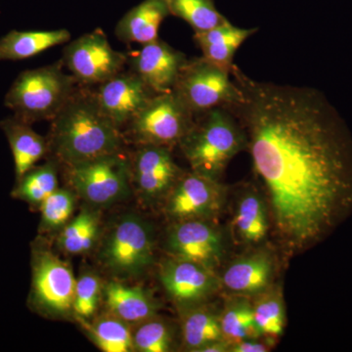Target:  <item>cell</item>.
Here are the masks:
<instances>
[{
    "instance_id": "obj_1",
    "label": "cell",
    "mask_w": 352,
    "mask_h": 352,
    "mask_svg": "<svg viewBox=\"0 0 352 352\" xmlns=\"http://www.w3.org/2000/svg\"><path fill=\"white\" fill-rule=\"evenodd\" d=\"M244 127L271 224L287 254L307 251L352 214V138L318 90L252 80L234 65Z\"/></svg>"
},
{
    "instance_id": "obj_2",
    "label": "cell",
    "mask_w": 352,
    "mask_h": 352,
    "mask_svg": "<svg viewBox=\"0 0 352 352\" xmlns=\"http://www.w3.org/2000/svg\"><path fill=\"white\" fill-rule=\"evenodd\" d=\"M50 154L65 166L122 151L124 135L101 110L95 91L80 87L51 120Z\"/></svg>"
},
{
    "instance_id": "obj_3",
    "label": "cell",
    "mask_w": 352,
    "mask_h": 352,
    "mask_svg": "<svg viewBox=\"0 0 352 352\" xmlns=\"http://www.w3.org/2000/svg\"><path fill=\"white\" fill-rule=\"evenodd\" d=\"M190 168L220 180L234 157L247 150L244 127L228 108H215L195 116L193 126L180 141Z\"/></svg>"
},
{
    "instance_id": "obj_4",
    "label": "cell",
    "mask_w": 352,
    "mask_h": 352,
    "mask_svg": "<svg viewBox=\"0 0 352 352\" xmlns=\"http://www.w3.org/2000/svg\"><path fill=\"white\" fill-rule=\"evenodd\" d=\"M64 68L63 62L59 60L22 72L7 91L4 105L28 124L51 122L80 87Z\"/></svg>"
},
{
    "instance_id": "obj_5",
    "label": "cell",
    "mask_w": 352,
    "mask_h": 352,
    "mask_svg": "<svg viewBox=\"0 0 352 352\" xmlns=\"http://www.w3.org/2000/svg\"><path fill=\"white\" fill-rule=\"evenodd\" d=\"M32 286L28 305L50 318L74 314L76 278L68 263L36 241L32 248Z\"/></svg>"
},
{
    "instance_id": "obj_6",
    "label": "cell",
    "mask_w": 352,
    "mask_h": 352,
    "mask_svg": "<svg viewBox=\"0 0 352 352\" xmlns=\"http://www.w3.org/2000/svg\"><path fill=\"white\" fill-rule=\"evenodd\" d=\"M173 90L195 116L212 109L232 108L243 99L231 73L204 56L187 60Z\"/></svg>"
},
{
    "instance_id": "obj_7",
    "label": "cell",
    "mask_w": 352,
    "mask_h": 352,
    "mask_svg": "<svg viewBox=\"0 0 352 352\" xmlns=\"http://www.w3.org/2000/svg\"><path fill=\"white\" fill-rule=\"evenodd\" d=\"M195 115L173 90L157 94L127 124V134L138 145L173 149L193 126Z\"/></svg>"
},
{
    "instance_id": "obj_8",
    "label": "cell",
    "mask_w": 352,
    "mask_h": 352,
    "mask_svg": "<svg viewBox=\"0 0 352 352\" xmlns=\"http://www.w3.org/2000/svg\"><path fill=\"white\" fill-rule=\"evenodd\" d=\"M154 233L136 214H126L113 226L102 245L101 261L118 276L135 277L154 261Z\"/></svg>"
},
{
    "instance_id": "obj_9",
    "label": "cell",
    "mask_w": 352,
    "mask_h": 352,
    "mask_svg": "<svg viewBox=\"0 0 352 352\" xmlns=\"http://www.w3.org/2000/svg\"><path fill=\"white\" fill-rule=\"evenodd\" d=\"M66 168L73 191L91 205H111L129 195L131 162L122 151Z\"/></svg>"
},
{
    "instance_id": "obj_10",
    "label": "cell",
    "mask_w": 352,
    "mask_h": 352,
    "mask_svg": "<svg viewBox=\"0 0 352 352\" xmlns=\"http://www.w3.org/2000/svg\"><path fill=\"white\" fill-rule=\"evenodd\" d=\"M61 61L80 87H90L124 71L127 54L113 50L105 32L97 29L67 43Z\"/></svg>"
},
{
    "instance_id": "obj_11",
    "label": "cell",
    "mask_w": 352,
    "mask_h": 352,
    "mask_svg": "<svg viewBox=\"0 0 352 352\" xmlns=\"http://www.w3.org/2000/svg\"><path fill=\"white\" fill-rule=\"evenodd\" d=\"M227 191L220 180L184 171L166 197L164 212L173 222L212 220L223 210Z\"/></svg>"
},
{
    "instance_id": "obj_12",
    "label": "cell",
    "mask_w": 352,
    "mask_h": 352,
    "mask_svg": "<svg viewBox=\"0 0 352 352\" xmlns=\"http://www.w3.org/2000/svg\"><path fill=\"white\" fill-rule=\"evenodd\" d=\"M160 280L170 300L182 310L203 305L221 286L214 270L173 256L161 264Z\"/></svg>"
},
{
    "instance_id": "obj_13",
    "label": "cell",
    "mask_w": 352,
    "mask_h": 352,
    "mask_svg": "<svg viewBox=\"0 0 352 352\" xmlns=\"http://www.w3.org/2000/svg\"><path fill=\"white\" fill-rule=\"evenodd\" d=\"M166 251L173 258L187 259L215 270L224 256V239L212 220L173 222L168 229Z\"/></svg>"
},
{
    "instance_id": "obj_14",
    "label": "cell",
    "mask_w": 352,
    "mask_h": 352,
    "mask_svg": "<svg viewBox=\"0 0 352 352\" xmlns=\"http://www.w3.org/2000/svg\"><path fill=\"white\" fill-rule=\"evenodd\" d=\"M171 150L164 146L138 145L129 159L131 182L148 203L166 198L184 173L175 163Z\"/></svg>"
},
{
    "instance_id": "obj_15",
    "label": "cell",
    "mask_w": 352,
    "mask_h": 352,
    "mask_svg": "<svg viewBox=\"0 0 352 352\" xmlns=\"http://www.w3.org/2000/svg\"><path fill=\"white\" fill-rule=\"evenodd\" d=\"M156 94L129 69L101 83L95 90L101 110L120 131Z\"/></svg>"
},
{
    "instance_id": "obj_16",
    "label": "cell",
    "mask_w": 352,
    "mask_h": 352,
    "mask_svg": "<svg viewBox=\"0 0 352 352\" xmlns=\"http://www.w3.org/2000/svg\"><path fill=\"white\" fill-rule=\"evenodd\" d=\"M188 58L161 39L127 54L129 69L156 94L171 91Z\"/></svg>"
},
{
    "instance_id": "obj_17",
    "label": "cell",
    "mask_w": 352,
    "mask_h": 352,
    "mask_svg": "<svg viewBox=\"0 0 352 352\" xmlns=\"http://www.w3.org/2000/svg\"><path fill=\"white\" fill-rule=\"evenodd\" d=\"M274 271L272 254L259 250L229 264L219 277L220 284L233 295L251 298L272 286Z\"/></svg>"
},
{
    "instance_id": "obj_18",
    "label": "cell",
    "mask_w": 352,
    "mask_h": 352,
    "mask_svg": "<svg viewBox=\"0 0 352 352\" xmlns=\"http://www.w3.org/2000/svg\"><path fill=\"white\" fill-rule=\"evenodd\" d=\"M271 226L270 208L264 194L248 187L236 203L231 227L234 239L245 245H258L267 237Z\"/></svg>"
},
{
    "instance_id": "obj_19",
    "label": "cell",
    "mask_w": 352,
    "mask_h": 352,
    "mask_svg": "<svg viewBox=\"0 0 352 352\" xmlns=\"http://www.w3.org/2000/svg\"><path fill=\"white\" fill-rule=\"evenodd\" d=\"M0 129L6 134L12 152L16 180L50 153L48 138L34 131L32 124L14 115L2 120Z\"/></svg>"
},
{
    "instance_id": "obj_20",
    "label": "cell",
    "mask_w": 352,
    "mask_h": 352,
    "mask_svg": "<svg viewBox=\"0 0 352 352\" xmlns=\"http://www.w3.org/2000/svg\"><path fill=\"white\" fill-rule=\"evenodd\" d=\"M170 15L166 0H143L118 22L116 36L126 44L152 43L159 38L160 27Z\"/></svg>"
},
{
    "instance_id": "obj_21",
    "label": "cell",
    "mask_w": 352,
    "mask_h": 352,
    "mask_svg": "<svg viewBox=\"0 0 352 352\" xmlns=\"http://www.w3.org/2000/svg\"><path fill=\"white\" fill-rule=\"evenodd\" d=\"M103 296L108 311L129 325L151 318L159 308L157 300L144 289L119 281L106 284Z\"/></svg>"
},
{
    "instance_id": "obj_22",
    "label": "cell",
    "mask_w": 352,
    "mask_h": 352,
    "mask_svg": "<svg viewBox=\"0 0 352 352\" xmlns=\"http://www.w3.org/2000/svg\"><path fill=\"white\" fill-rule=\"evenodd\" d=\"M258 31V29L236 27L227 20L223 24L207 32H195L194 41L206 59L231 73L236 52Z\"/></svg>"
},
{
    "instance_id": "obj_23",
    "label": "cell",
    "mask_w": 352,
    "mask_h": 352,
    "mask_svg": "<svg viewBox=\"0 0 352 352\" xmlns=\"http://www.w3.org/2000/svg\"><path fill=\"white\" fill-rule=\"evenodd\" d=\"M71 34L54 31H11L0 38V62L30 59L54 46L69 43Z\"/></svg>"
},
{
    "instance_id": "obj_24",
    "label": "cell",
    "mask_w": 352,
    "mask_h": 352,
    "mask_svg": "<svg viewBox=\"0 0 352 352\" xmlns=\"http://www.w3.org/2000/svg\"><path fill=\"white\" fill-rule=\"evenodd\" d=\"M182 332L183 346L188 351L201 352L208 344L226 340L219 312L205 303L183 310Z\"/></svg>"
},
{
    "instance_id": "obj_25",
    "label": "cell",
    "mask_w": 352,
    "mask_h": 352,
    "mask_svg": "<svg viewBox=\"0 0 352 352\" xmlns=\"http://www.w3.org/2000/svg\"><path fill=\"white\" fill-rule=\"evenodd\" d=\"M59 164L54 159L32 166L22 177L16 180L11 195L14 199L25 201L30 207L38 208L41 203L58 189Z\"/></svg>"
},
{
    "instance_id": "obj_26",
    "label": "cell",
    "mask_w": 352,
    "mask_h": 352,
    "mask_svg": "<svg viewBox=\"0 0 352 352\" xmlns=\"http://www.w3.org/2000/svg\"><path fill=\"white\" fill-rule=\"evenodd\" d=\"M85 327V332L92 342L102 351L129 352L134 351L132 329L129 324L108 312L102 315L92 323L78 319Z\"/></svg>"
},
{
    "instance_id": "obj_27",
    "label": "cell",
    "mask_w": 352,
    "mask_h": 352,
    "mask_svg": "<svg viewBox=\"0 0 352 352\" xmlns=\"http://www.w3.org/2000/svg\"><path fill=\"white\" fill-rule=\"evenodd\" d=\"M224 339L230 344L249 339H261L254 325L252 302L248 296L234 295L219 312Z\"/></svg>"
},
{
    "instance_id": "obj_28",
    "label": "cell",
    "mask_w": 352,
    "mask_h": 352,
    "mask_svg": "<svg viewBox=\"0 0 352 352\" xmlns=\"http://www.w3.org/2000/svg\"><path fill=\"white\" fill-rule=\"evenodd\" d=\"M254 325L261 338L274 340L282 336L286 325V310L280 288H270L254 296L252 302Z\"/></svg>"
},
{
    "instance_id": "obj_29",
    "label": "cell",
    "mask_w": 352,
    "mask_h": 352,
    "mask_svg": "<svg viewBox=\"0 0 352 352\" xmlns=\"http://www.w3.org/2000/svg\"><path fill=\"white\" fill-rule=\"evenodd\" d=\"M98 235V214L89 208H83L61 229L58 245L67 254H85L94 248Z\"/></svg>"
},
{
    "instance_id": "obj_30",
    "label": "cell",
    "mask_w": 352,
    "mask_h": 352,
    "mask_svg": "<svg viewBox=\"0 0 352 352\" xmlns=\"http://www.w3.org/2000/svg\"><path fill=\"white\" fill-rule=\"evenodd\" d=\"M170 15L191 25L195 32H207L226 23L214 0H166Z\"/></svg>"
},
{
    "instance_id": "obj_31",
    "label": "cell",
    "mask_w": 352,
    "mask_h": 352,
    "mask_svg": "<svg viewBox=\"0 0 352 352\" xmlns=\"http://www.w3.org/2000/svg\"><path fill=\"white\" fill-rule=\"evenodd\" d=\"M134 351L168 352L175 349V333L170 324L157 315L134 325Z\"/></svg>"
},
{
    "instance_id": "obj_32",
    "label": "cell",
    "mask_w": 352,
    "mask_h": 352,
    "mask_svg": "<svg viewBox=\"0 0 352 352\" xmlns=\"http://www.w3.org/2000/svg\"><path fill=\"white\" fill-rule=\"evenodd\" d=\"M76 193L69 189L58 188L39 206L41 230L44 232L62 229L73 217Z\"/></svg>"
},
{
    "instance_id": "obj_33",
    "label": "cell",
    "mask_w": 352,
    "mask_h": 352,
    "mask_svg": "<svg viewBox=\"0 0 352 352\" xmlns=\"http://www.w3.org/2000/svg\"><path fill=\"white\" fill-rule=\"evenodd\" d=\"M103 284L94 272H85L76 280L73 312L78 319L88 320L97 309L102 296Z\"/></svg>"
},
{
    "instance_id": "obj_34",
    "label": "cell",
    "mask_w": 352,
    "mask_h": 352,
    "mask_svg": "<svg viewBox=\"0 0 352 352\" xmlns=\"http://www.w3.org/2000/svg\"><path fill=\"white\" fill-rule=\"evenodd\" d=\"M272 347L270 342H263L259 339H249L231 344L229 352H266Z\"/></svg>"
}]
</instances>
